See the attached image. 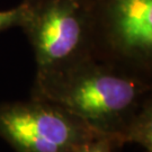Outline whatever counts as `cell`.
<instances>
[{"label":"cell","mask_w":152,"mask_h":152,"mask_svg":"<svg viewBox=\"0 0 152 152\" xmlns=\"http://www.w3.org/2000/svg\"><path fill=\"white\" fill-rule=\"evenodd\" d=\"M151 88L152 82L91 56L35 78L32 96L60 106L123 145L125 131Z\"/></svg>","instance_id":"1"},{"label":"cell","mask_w":152,"mask_h":152,"mask_svg":"<svg viewBox=\"0 0 152 152\" xmlns=\"http://www.w3.org/2000/svg\"><path fill=\"white\" fill-rule=\"evenodd\" d=\"M22 28L34 52L35 78L95 56L90 0H24ZM96 58V56H95Z\"/></svg>","instance_id":"2"},{"label":"cell","mask_w":152,"mask_h":152,"mask_svg":"<svg viewBox=\"0 0 152 152\" xmlns=\"http://www.w3.org/2000/svg\"><path fill=\"white\" fill-rule=\"evenodd\" d=\"M95 56L152 82V0H90Z\"/></svg>","instance_id":"3"},{"label":"cell","mask_w":152,"mask_h":152,"mask_svg":"<svg viewBox=\"0 0 152 152\" xmlns=\"http://www.w3.org/2000/svg\"><path fill=\"white\" fill-rule=\"evenodd\" d=\"M0 137L15 152H76L89 142L109 136L60 106L32 96L28 100L0 104Z\"/></svg>","instance_id":"4"},{"label":"cell","mask_w":152,"mask_h":152,"mask_svg":"<svg viewBox=\"0 0 152 152\" xmlns=\"http://www.w3.org/2000/svg\"><path fill=\"white\" fill-rule=\"evenodd\" d=\"M123 144L136 143L152 152V88L122 137Z\"/></svg>","instance_id":"5"},{"label":"cell","mask_w":152,"mask_h":152,"mask_svg":"<svg viewBox=\"0 0 152 152\" xmlns=\"http://www.w3.org/2000/svg\"><path fill=\"white\" fill-rule=\"evenodd\" d=\"M25 2L23 1L15 8L0 10V32L14 27H20L25 16Z\"/></svg>","instance_id":"6"},{"label":"cell","mask_w":152,"mask_h":152,"mask_svg":"<svg viewBox=\"0 0 152 152\" xmlns=\"http://www.w3.org/2000/svg\"><path fill=\"white\" fill-rule=\"evenodd\" d=\"M116 147H121L116 140L105 137L89 142L79 148L76 152H113V149Z\"/></svg>","instance_id":"7"}]
</instances>
